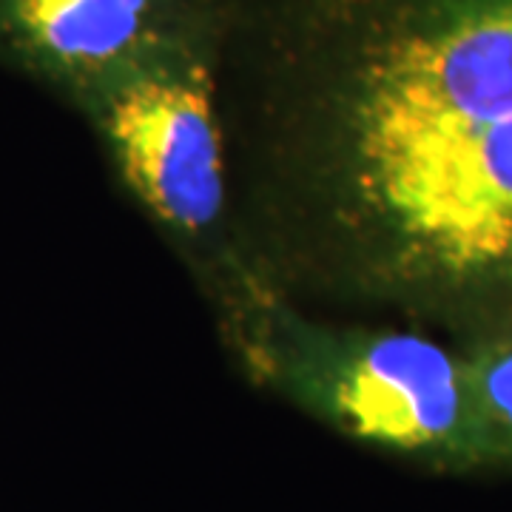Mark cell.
Returning <instances> with one entry per match:
<instances>
[{"label":"cell","mask_w":512,"mask_h":512,"mask_svg":"<svg viewBox=\"0 0 512 512\" xmlns=\"http://www.w3.org/2000/svg\"><path fill=\"white\" fill-rule=\"evenodd\" d=\"M217 106L276 291L512 328V0H222Z\"/></svg>","instance_id":"1"},{"label":"cell","mask_w":512,"mask_h":512,"mask_svg":"<svg viewBox=\"0 0 512 512\" xmlns=\"http://www.w3.org/2000/svg\"><path fill=\"white\" fill-rule=\"evenodd\" d=\"M248 382L342 439L436 473H478L461 348L410 328L339 322L285 293L222 339Z\"/></svg>","instance_id":"2"},{"label":"cell","mask_w":512,"mask_h":512,"mask_svg":"<svg viewBox=\"0 0 512 512\" xmlns=\"http://www.w3.org/2000/svg\"><path fill=\"white\" fill-rule=\"evenodd\" d=\"M217 49L157 57L92 94L77 114L168 251L183 262L225 339L279 293L239 234L225 165Z\"/></svg>","instance_id":"3"},{"label":"cell","mask_w":512,"mask_h":512,"mask_svg":"<svg viewBox=\"0 0 512 512\" xmlns=\"http://www.w3.org/2000/svg\"><path fill=\"white\" fill-rule=\"evenodd\" d=\"M222 0H0V69L80 109L157 57L220 43Z\"/></svg>","instance_id":"4"},{"label":"cell","mask_w":512,"mask_h":512,"mask_svg":"<svg viewBox=\"0 0 512 512\" xmlns=\"http://www.w3.org/2000/svg\"><path fill=\"white\" fill-rule=\"evenodd\" d=\"M458 348L470 376L478 473L512 470V328Z\"/></svg>","instance_id":"5"}]
</instances>
